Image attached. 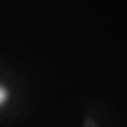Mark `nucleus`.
Wrapping results in <instances>:
<instances>
[{"instance_id":"obj_1","label":"nucleus","mask_w":127,"mask_h":127,"mask_svg":"<svg viewBox=\"0 0 127 127\" xmlns=\"http://www.w3.org/2000/svg\"><path fill=\"white\" fill-rule=\"evenodd\" d=\"M5 99H6V92L3 88H0V104H1L4 101Z\"/></svg>"}]
</instances>
